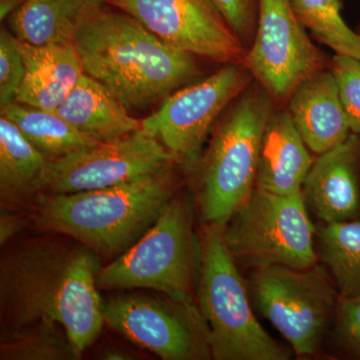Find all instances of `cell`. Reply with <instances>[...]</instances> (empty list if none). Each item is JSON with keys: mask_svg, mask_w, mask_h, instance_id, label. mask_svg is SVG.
<instances>
[{"mask_svg": "<svg viewBox=\"0 0 360 360\" xmlns=\"http://www.w3.org/2000/svg\"><path fill=\"white\" fill-rule=\"evenodd\" d=\"M16 240L0 259L1 330L47 319L65 329L82 359L105 321L96 277L101 258L60 233Z\"/></svg>", "mask_w": 360, "mask_h": 360, "instance_id": "6da1fadb", "label": "cell"}, {"mask_svg": "<svg viewBox=\"0 0 360 360\" xmlns=\"http://www.w3.org/2000/svg\"><path fill=\"white\" fill-rule=\"evenodd\" d=\"M84 72L129 110L162 103L198 77L193 54L165 44L123 11L103 7L77 33Z\"/></svg>", "mask_w": 360, "mask_h": 360, "instance_id": "7a4b0ae2", "label": "cell"}, {"mask_svg": "<svg viewBox=\"0 0 360 360\" xmlns=\"http://www.w3.org/2000/svg\"><path fill=\"white\" fill-rule=\"evenodd\" d=\"M177 163L132 181L70 194L39 193L28 208L30 226L60 233L115 259L153 226L181 188Z\"/></svg>", "mask_w": 360, "mask_h": 360, "instance_id": "3957f363", "label": "cell"}, {"mask_svg": "<svg viewBox=\"0 0 360 360\" xmlns=\"http://www.w3.org/2000/svg\"><path fill=\"white\" fill-rule=\"evenodd\" d=\"M194 219L193 198L179 191L131 248L101 266L98 290H146L198 305L201 245Z\"/></svg>", "mask_w": 360, "mask_h": 360, "instance_id": "277c9868", "label": "cell"}, {"mask_svg": "<svg viewBox=\"0 0 360 360\" xmlns=\"http://www.w3.org/2000/svg\"><path fill=\"white\" fill-rule=\"evenodd\" d=\"M272 112L264 89L245 90L215 129L194 174L201 224H225L255 189L260 146Z\"/></svg>", "mask_w": 360, "mask_h": 360, "instance_id": "5b68a950", "label": "cell"}, {"mask_svg": "<svg viewBox=\"0 0 360 360\" xmlns=\"http://www.w3.org/2000/svg\"><path fill=\"white\" fill-rule=\"evenodd\" d=\"M224 224H203L198 307L214 360H288L251 309L248 288L225 245Z\"/></svg>", "mask_w": 360, "mask_h": 360, "instance_id": "8992f818", "label": "cell"}, {"mask_svg": "<svg viewBox=\"0 0 360 360\" xmlns=\"http://www.w3.org/2000/svg\"><path fill=\"white\" fill-rule=\"evenodd\" d=\"M316 229L302 191L283 195L257 188L224 224L225 245L236 264L251 269H304L317 264Z\"/></svg>", "mask_w": 360, "mask_h": 360, "instance_id": "52a82bcc", "label": "cell"}, {"mask_svg": "<svg viewBox=\"0 0 360 360\" xmlns=\"http://www.w3.org/2000/svg\"><path fill=\"white\" fill-rule=\"evenodd\" d=\"M250 288L260 314L288 341L296 356L311 357L321 350L340 302L323 267L255 269Z\"/></svg>", "mask_w": 360, "mask_h": 360, "instance_id": "ba28073f", "label": "cell"}, {"mask_svg": "<svg viewBox=\"0 0 360 360\" xmlns=\"http://www.w3.org/2000/svg\"><path fill=\"white\" fill-rule=\"evenodd\" d=\"M250 75L241 63H227L205 79L175 90L141 120V129L158 139L182 169L194 172L213 124L245 91Z\"/></svg>", "mask_w": 360, "mask_h": 360, "instance_id": "9c48e42d", "label": "cell"}, {"mask_svg": "<svg viewBox=\"0 0 360 360\" xmlns=\"http://www.w3.org/2000/svg\"><path fill=\"white\" fill-rule=\"evenodd\" d=\"M105 324L163 360L212 359L198 305L162 293H120L103 298Z\"/></svg>", "mask_w": 360, "mask_h": 360, "instance_id": "30bf717a", "label": "cell"}, {"mask_svg": "<svg viewBox=\"0 0 360 360\" xmlns=\"http://www.w3.org/2000/svg\"><path fill=\"white\" fill-rule=\"evenodd\" d=\"M176 163L158 139L137 130L110 142L49 160L39 194H70L108 188L155 174Z\"/></svg>", "mask_w": 360, "mask_h": 360, "instance_id": "8fae6325", "label": "cell"}, {"mask_svg": "<svg viewBox=\"0 0 360 360\" xmlns=\"http://www.w3.org/2000/svg\"><path fill=\"white\" fill-rule=\"evenodd\" d=\"M323 63L290 0H258L255 39L243 65L272 99L288 101Z\"/></svg>", "mask_w": 360, "mask_h": 360, "instance_id": "7c38bea8", "label": "cell"}, {"mask_svg": "<svg viewBox=\"0 0 360 360\" xmlns=\"http://www.w3.org/2000/svg\"><path fill=\"white\" fill-rule=\"evenodd\" d=\"M165 44L217 63H243L245 45L210 0H106Z\"/></svg>", "mask_w": 360, "mask_h": 360, "instance_id": "4fadbf2b", "label": "cell"}, {"mask_svg": "<svg viewBox=\"0 0 360 360\" xmlns=\"http://www.w3.org/2000/svg\"><path fill=\"white\" fill-rule=\"evenodd\" d=\"M302 193L323 224L359 219L360 134H350L340 146L317 156Z\"/></svg>", "mask_w": 360, "mask_h": 360, "instance_id": "5bb4252c", "label": "cell"}, {"mask_svg": "<svg viewBox=\"0 0 360 360\" xmlns=\"http://www.w3.org/2000/svg\"><path fill=\"white\" fill-rule=\"evenodd\" d=\"M288 112L311 153L319 155L352 134L331 71H317L296 87Z\"/></svg>", "mask_w": 360, "mask_h": 360, "instance_id": "9a60e30c", "label": "cell"}, {"mask_svg": "<svg viewBox=\"0 0 360 360\" xmlns=\"http://www.w3.org/2000/svg\"><path fill=\"white\" fill-rule=\"evenodd\" d=\"M314 161L290 112H272L262 136L255 187L283 195L302 193Z\"/></svg>", "mask_w": 360, "mask_h": 360, "instance_id": "2e32d148", "label": "cell"}, {"mask_svg": "<svg viewBox=\"0 0 360 360\" xmlns=\"http://www.w3.org/2000/svg\"><path fill=\"white\" fill-rule=\"evenodd\" d=\"M25 75L16 103L54 111L84 73L75 44L32 46L21 44Z\"/></svg>", "mask_w": 360, "mask_h": 360, "instance_id": "e0dca14e", "label": "cell"}, {"mask_svg": "<svg viewBox=\"0 0 360 360\" xmlns=\"http://www.w3.org/2000/svg\"><path fill=\"white\" fill-rule=\"evenodd\" d=\"M106 0H25L8 18L21 44L49 46L75 44L77 33Z\"/></svg>", "mask_w": 360, "mask_h": 360, "instance_id": "ac0fdd59", "label": "cell"}, {"mask_svg": "<svg viewBox=\"0 0 360 360\" xmlns=\"http://www.w3.org/2000/svg\"><path fill=\"white\" fill-rule=\"evenodd\" d=\"M56 113L96 142H110L141 129V120L97 80L84 73Z\"/></svg>", "mask_w": 360, "mask_h": 360, "instance_id": "d6986e66", "label": "cell"}, {"mask_svg": "<svg viewBox=\"0 0 360 360\" xmlns=\"http://www.w3.org/2000/svg\"><path fill=\"white\" fill-rule=\"evenodd\" d=\"M49 160L25 139L14 123L0 115V206L26 212L39 194Z\"/></svg>", "mask_w": 360, "mask_h": 360, "instance_id": "ffe728a7", "label": "cell"}, {"mask_svg": "<svg viewBox=\"0 0 360 360\" xmlns=\"http://www.w3.org/2000/svg\"><path fill=\"white\" fill-rule=\"evenodd\" d=\"M1 115L14 123L25 139L49 160L98 143L75 129L56 111L13 101L1 108Z\"/></svg>", "mask_w": 360, "mask_h": 360, "instance_id": "44dd1931", "label": "cell"}, {"mask_svg": "<svg viewBox=\"0 0 360 360\" xmlns=\"http://www.w3.org/2000/svg\"><path fill=\"white\" fill-rule=\"evenodd\" d=\"M319 255L341 298L360 296V219L317 227Z\"/></svg>", "mask_w": 360, "mask_h": 360, "instance_id": "7402d4cb", "label": "cell"}, {"mask_svg": "<svg viewBox=\"0 0 360 360\" xmlns=\"http://www.w3.org/2000/svg\"><path fill=\"white\" fill-rule=\"evenodd\" d=\"M1 360L79 359L65 329L58 322L39 319L1 330Z\"/></svg>", "mask_w": 360, "mask_h": 360, "instance_id": "603a6c76", "label": "cell"}, {"mask_svg": "<svg viewBox=\"0 0 360 360\" xmlns=\"http://www.w3.org/2000/svg\"><path fill=\"white\" fill-rule=\"evenodd\" d=\"M296 18L315 39L338 56L360 60V35L341 15L340 0H290Z\"/></svg>", "mask_w": 360, "mask_h": 360, "instance_id": "cb8c5ba5", "label": "cell"}, {"mask_svg": "<svg viewBox=\"0 0 360 360\" xmlns=\"http://www.w3.org/2000/svg\"><path fill=\"white\" fill-rule=\"evenodd\" d=\"M25 75V59L20 40L9 28L0 30V106L15 101Z\"/></svg>", "mask_w": 360, "mask_h": 360, "instance_id": "d4e9b609", "label": "cell"}, {"mask_svg": "<svg viewBox=\"0 0 360 360\" xmlns=\"http://www.w3.org/2000/svg\"><path fill=\"white\" fill-rule=\"evenodd\" d=\"M330 71L335 78L350 130L352 134H360V60L335 54Z\"/></svg>", "mask_w": 360, "mask_h": 360, "instance_id": "484cf974", "label": "cell"}, {"mask_svg": "<svg viewBox=\"0 0 360 360\" xmlns=\"http://www.w3.org/2000/svg\"><path fill=\"white\" fill-rule=\"evenodd\" d=\"M335 336L345 354L360 359V296L340 297L335 319Z\"/></svg>", "mask_w": 360, "mask_h": 360, "instance_id": "4316f807", "label": "cell"}, {"mask_svg": "<svg viewBox=\"0 0 360 360\" xmlns=\"http://www.w3.org/2000/svg\"><path fill=\"white\" fill-rule=\"evenodd\" d=\"M229 27L245 42L257 27L258 0H210Z\"/></svg>", "mask_w": 360, "mask_h": 360, "instance_id": "83f0119b", "label": "cell"}, {"mask_svg": "<svg viewBox=\"0 0 360 360\" xmlns=\"http://www.w3.org/2000/svg\"><path fill=\"white\" fill-rule=\"evenodd\" d=\"M30 226L27 213L1 210L0 213V245H6L18 233Z\"/></svg>", "mask_w": 360, "mask_h": 360, "instance_id": "f1b7e54d", "label": "cell"}, {"mask_svg": "<svg viewBox=\"0 0 360 360\" xmlns=\"http://www.w3.org/2000/svg\"><path fill=\"white\" fill-rule=\"evenodd\" d=\"M99 359L106 360L132 359V355L120 347H108L99 354Z\"/></svg>", "mask_w": 360, "mask_h": 360, "instance_id": "f546056e", "label": "cell"}, {"mask_svg": "<svg viewBox=\"0 0 360 360\" xmlns=\"http://www.w3.org/2000/svg\"><path fill=\"white\" fill-rule=\"evenodd\" d=\"M25 0H0V18L7 20Z\"/></svg>", "mask_w": 360, "mask_h": 360, "instance_id": "4dcf8cb0", "label": "cell"}]
</instances>
